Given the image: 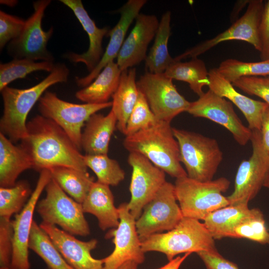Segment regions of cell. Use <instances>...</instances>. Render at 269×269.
<instances>
[{
	"instance_id": "14",
	"label": "cell",
	"mask_w": 269,
	"mask_h": 269,
	"mask_svg": "<svg viewBox=\"0 0 269 269\" xmlns=\"http://www.w3.org/2000/svg\"><path fill=\"white\" fill-rule=\"evenodd\" d=\"M128 162L132 168L131 197L128 206L132 215L137 220L145 205L166 181L165 173L138 153L129 152Z\"/></svg>"
},
{
	"instance_id": "10",
	"label": "cell",
	"mask_w": 269,
	"mask_h": 269,
	"mask_svg": "<svg viewBox=\"0 0 269 269\" xmlns=\"http://www.w3.org/2000/svg\"><path fill=\"white\" fill-rule=\"evenodd\" d=\"M252 131V154L238 167L234 190L227 196L230 204H248L264 187L269 170V154L263 145L260 131Z\"/></svg>"
},
{
	"instance_id": "43",
	"label": "cell",
	"mask_w": 269,
	"mask_h": 269,
	"mask_svg": "<svg viewBox=\"0 0 269 269\" xmlns=\"http://www.w3.org/2000/svg\"><path fill=\"white\" fill-rule=\"evenodd\" d=\"M259 37L261 45L262 61L269 59V0L264 3L259 26Z\"/></svg>"
},
{
	"instance_id": "45",
	"label": "cell",
	"mask_w": 269,
	"mask_h": 269,
	"mask_svg": "<svg viewBox=\"0 0 269 269\" xmlns=\"http://www.w3.org/2000/svg\"><path fill=\"white\" fill-rule=\"evenodd\" d=\"M191 253L185 254L182 256H177L173 260L158 269H179L183 262Z\"/></svg>"
},
{
	"instance_id": "47",
	"label": "cell",
	"mask_w": 269,
	"mask_h": 269,
	"mask_svg": "<svg viewBox=\"0 0 269 269\" xmlns=\"http://www.w3.org/2000/svg\"><path fill=\"white\" fill-rule=\"evenodd\" d=\"M249 1V0L239 1V2L237 3V5H235L236 7L232 13V16H235L237 15V13L240 11L241 9L243 8L246 4L247 2L248 3Z\"/></svg>"
},
{
	"instance_id": "25",
	"label": "cell",
	"mask_w": 269,
	"mask_h": 269,
	"mask_svg": "<svg viewBox=\"0 0 269 269\" xmlns=\"http://www.w3.org/2000/svg\"><path fill=\"white\" fill-rule=\"evenodd\" d=\"M31 168L33 164L26 151L0 133V186H14L19 175Z\"/></svg>"
},
{
	"instance_id": "13",
	"label": "cell",
	"mask_w": 269,
	"mask_h": 269,
	"mask_svg": "<svg viewBox=\"0 0 269 269\" xmlns=\"http://www.w3.org/2000/svg\"><path fill=\"white\" fill-rule=\"evenodd\" d=\"M264 3L262 0H250L245 13L230 27L214 37L186 50L174 58V61H180L187 58H197L217 44L233 40L248 42L260 52L261 45L259 37V26Z\"/></svg>"
},
{
	"instance_id": "7",
	"label": "cell",
	"mask_w": 269,
	"mask_h": 269,
	"mask_svg": "<svg viewBox=\"0 0 269 269\" xmlns=\"http://www.w3.org/2000/svg\"><path fill=\"white\" fill-rule=\"evenodd\" d=\"M45 189L46 196L38 201L35 208L42 222L58 225L73 235H89L90 230L82 204L68 196L52 178Z\"/></svg>"
},
{
	"instance_id": "3",
	"label": "cell",
	"mask_w": 269,
	"mask_h": 269,
	"mask_svg": "<svg viewBox=\"0 0 269 269\" xmlns=\"http://www.w3.org/2000/svg\"><path fill=\"white\" fill-rule=\"evenodd\" d=\"M124 147L140 153L176 179L187 176L179 157V147L170 123L158 121L153 126L126 136Z\"/></svg>"
},
{
	"instance_id": "9",
	"label": "cell",
	"mask_w": 269,
	"mask_h": 269,
	"mask_svg": "<svg viewBox=\"0 0 269 269\" xmlns=\"http://www.w3.org/2000/svg\"><path fill=\"white\" fill-rule=\"evenodd\" d=\"M136 84L158 121L170 123L176 116L187 112L190 106V102L178 92L172 79L164 73L147 71Z\"/></svg>"
},
{
	"instance_id": "41",
	"label": "cell",
	"mask_w": 269,
	"mask_h": 269,
	"mask_svg": "<svg viewBox=\"0 0 269 269\" xmlns=\"http://www.w3.org/2000/svg\"><path fill=\"white\" fill-rule=\"evenodd\" d=\"M12 236V220L0 218V269L11 268Z\"/></svg>"
},
{
	"instance_id": "31",
	"label": "cell",
	"mask_w": 269,
	"mask_h": 269,
	"mask_svg": "<svg viewBox=\"0 0 269 269\" xmlns=\"http://www.w3.org/2000/svg\"><path fill=\"white\" fill-rule=\"evenodd\" d=\"M170 78L188 83L190 89L199 97L204 92L203 88L209 86V78L205 63L197 58L187 62L174 61L164 72Z\"/></svg>"
},
{
	"instance_id": "49",
	"label": "cell",
	"mask_w": 269,
	"mask_h": 269,
	"mask_svg": "<svg viewBox=\"0 0 269 269\" xmlns=\"http://www.w3.org/2000/svg\"><path fill=\"white\" fill-rule=\"evenodd\" d=\"M264 187L269 189V170L268 171L266 178L265 180Z\"/></svg>"
},
{
	"instance_id": "39",
	"label": "cell",
	"mask_w": 269,
	"mask_h": 269,
	"mask_svg": "<svg viewBox=\"0 0 269 269\" xmlns=\"http://www.w3.org/2000/svg\"><path fill=\"white\" fill-rule=\"evenodd\" d=\"M25 20L0 10V49L17 38L24 26Z\"/></svg>"
},
{
	"instance_id": "24",
	"label": "cell",
	"mask_w": 269,
	"mask_h": 269,
	"mask_svg": "<svg viewBox=\"0 0 269 269\" xmlns=\"http://www.w3.org/2000/svg\"><path fill=\"white\" fill-rule=\"evenodd\" d=\"M84 213H90L97 218L103 231L116 228L120 223L118 208L110 186L95 181L82 203Z\"/></svg>"
},
{
	"instance_id": "27",
	"label": "cell",
	"mask_w": 269,
	"mask_h": 269,
	"mask_svg": "<svg viewBox=\"0 0 269 269\" xmlns=\"http://www.w3.org/2000/svg\"><path fill=\"white\" fill-rule=\"evenodd\" d=\"M135 78V68L122 71L118 87L112 96L111 110L117 118V128L123 134L129 116L139 96Z\"/></svg>"
},
{
	"instance_id": "48",
	"label": "cell",
	"mask_w": 269,
	"mask_h": 269,
	"mask_svg": "<svg viewBox=\"0 0 269 269\" xmlns=\"http://www.w3.org/2000/svg\"><path fill=\"white\" fill-rule=\"evenodd\" d=\"M17 3V0H0V3L8 5V6H14Z\"/></svg>"
},
{
	"instance_id": "15",
	"label": "cell",
	"mask_w": 269,
	"mask_h": 269,
	"mask_svg": "<svg viewBox=\"0 0 269 269\" xmlns=\"http://www.w3.org/2000/svg\"><path fill=\"white\" fill-rule=\"evenodd\" d=\"M118 208L119 224L116 228L111 229L105 236L107 239L113 238L115 248L110 255L104 259L103 269H117L129 261L139 265L145 259L136 230V220L130 212L128 203L121 204Z\"/></svg>"
},
{
	"instance_id": "11",
	"label": "cell",
	"mask_w": 269,
	"mask_h": 269,
	"mask_svg": "<svg viewBox=\"0 0 269 269\" xmlns=\"http://www.w3.org/2000/svg\"><path fill=\"white\" fill-rule=\"evenodd\" d=\"M51 2L50 0L33 2L34 11L25 20L21 34L7 45V53L13 59L53 62L54 57L48 50L47 45L54 29L51 27L44 31L42 27L44 12Z\"/></svg>"
},
{
	"instance_id": "29",
	"label": "cell",
	"mask_w": 269,
	"mask_h": 269,
	"mask_svg": "<svg viewBox=\"0 0 269 269\" xmlns=\"http://www.w3.org/2000/svg\"><path fill=\"white\" fill-rule=\"evenodd\" d=\"M170 21L171 12L167 11L162 15L154 43L145 60V67L150 73H164L174 62L168 50L171 31Z\"/></svg>"
},
{
	"instance_id": "35",
	"label": "cell",
	"mask_w": 269,
	"mask_h": 269,
	"mask_svg": "<svg viewBox=\"0 0 269 269\" xmlns=\"http://www.w3.org/2000/svg\"><path fill=\"white\" fill-rule=\"evenodd\" d=\"M32 192L29 183L20 180L10 187H0V218L10 219L19 213L30 198Z\"/></svg>"
},
{
	"instance_id": "19",
	"label": "cell",
	"mask_w": 269,
	"mask_h": 269,
	"mask_svg": "<svg viewBox=\"0 0 269 269\" xmlns=\"http://www.w3.org/2000/svg\"><path fill=\"white\" fill-rule=\"evenodd\" d=\"M159 24L153 14L139 13L130 33L125 40L117 57L122 71L145 60L149 44L155 37Z\"/></svg>"
},
{
	"instance_id": "42",
	"label": "cell",
	"mask_w": 269,
	"mask_h": 269,
	"mask_svg": "<svg viewBox=\"0 0 269 269\" xmlns=\"http://www.w3.org/2000/svg\"><path fill=\"white\" fill-rule=\"evenodd\" d=\"M197 254L206 269H239L235 263L223 257L217 249Z\"/></svg>"
},
{
	"instance_id": "40",
	"label": "cell",
	"mask_w": 269,
	"mask_h": 269,
	"mask_svg": "<svg viewBox=\"0 0 269 269\" xmlns=\"http://www.w3.org/2000/svg\"><path fill=\"white\" fill-rule=\"evenodd\" d=\"M232 84L247 94L262 98L269 105V75L244 77Z\"/></svg>"
},
{
	"instance_id": "38",
	"label": "cell",
	"mask_w": 269,
	"mask_h": 269,
	"mask_svg": "<svg viewBox=\"0 0 269 269\" xmlns=\"http://www.w3.org/2000/svg\"><path fill=\"white\" fill-rule=\"evenodd\" d=\"M157 122L144 96L139 92L138 99L128 119L124 135H132L153 126Z\"/></svg>"
},
{
	"instance_id": "17",
	"label": "cell",
	"mask_w": 269,
	"mask_h": 269,
	"mask_svg": "<svg viewBox=\"0 0 269 269\" xmlns=\"http://www.w3.org/2000/svg\"><path fill=\"white\" fill-rule=\"evenodd\" d=\"M52 176L49 169L40 171V175L30 198L21 211L12 220L13 229L11 269H30L28 242L33 213L38 199Z\"/></svg>"
},
{
	"instance_id": "1",
	"label": "cell",
	"mask_w": 269,
	"mask_h": 269,
	"mask_svg": "<svg viewBox=\"0 0 269 269\" xmlns=\"http://www.w3.org/2000/svg\"><path fill=\"white\" fill-rule=\"evenodd\" d=\"M26 135L19 145L29 155L33 168L41 171L57 166L87 171L84 155L57 124L41 115L26 124Z\"/></svg>"
},
{
	"instance_id": "46",
	"label": "cell",
	"mask_w": 269,
	"mask_h": 269,
	"mask_svg": "<svg viewBox=\"0 0 269 269\" xmlns=\"http://www.w3.org/2000/svg\"><path fill=\"white\" fill-rule=\"evenodd\" d=\"M138 264L132 261L125 262L117 269H137Z\"/></svg>"
},
{
	"instance_id": "22",
	"label": "cell",
	"mask_w": 269,
	"mask_h": 269,
	"mask_svg": "<svg viewBox=\"0 0 269 269\" xmlns=\"http://www.w3.org/2000/svg\"><path fill=\"white\" fill-rule=\"evenodd\" d=\"M209 89L235 104L245 116L249 129L261 131L263 114L269 105L239 93L233 84L221 75L217 68L209 71Z\"/></svg>"
},
{
	"instance_id": "16",
	"label": "cell",
	"mask_w": 269,
	"mask_h": 269,
	"mask_svg": "<svg viewBox=\"0 0 269 269\" xmlns=\"http://www.w3.org/2000/svg\"><path fill=\"white\" fill-rule=\"evenodd\" d=\"M187 112L194 117L205 118L221 125L241 145L244 146L251 140L252 131L243 124L232 103L210 89L190 102Z\"/></svg>"
},
{
	"instance_id": "2",
	"label": "cell",
	"mask_w": 269,
	"mask_h": 269,
	"mask_svg": "<svg viewBox=\"0 0 269 269\" xmlns=\"http://www.w3.org/2000/svg\"><path fill=\"white\" fill-rule=\"evenodd\" d=\"M70 71L64 63L54 64L50 74L39 83L26 89L6 87L0 92L3 111L0 119V133L13 143L26 135V119L32 107L51 86L68 80Z\"/></svg>"
},
{
	"instance_id": "18",
	"label": "cell",
	"mask_w": 269,
	"mask_h": 269,
	"mask_svg": "<svg viewBox=\"0 0 269 269\" xmlns=\"http://www.w3.org/2000/svg\"><path fill=\"white\" fill-rule=\"evenodd\" d=\"M39 226L48 235L64 260L72 268L103 269L104 259H95L91 254V252L97 246V240L82 241L55 225L42 222Z\"/></svg>"
},
{
	"instance_id": "21",
	"label": "cell",
	"mask_w": 269,
	"mask_h": 269,
	"mask_svg": "<svg viewBox=\"0 0 269 269\" xmlns=\"http://www.w3.org/2000/svg\"><path fill=\"white\" fill-rule=\"evenodd\" d=\"M60 1L72 10L87 33L89 40V48L85 52L81 54L70 52L65 54V57L74 63L85 64L90 72L97 66L103 56V39L108 34L109 29L107 27L101 28L96 26L81 0H60Z\"/></svg>"
},
{
	"instance_id": "28",
	"label": "cell",
	"mask_w": 269,
	"mask_h": 269,
	"mask_svg": "<svg viewBox=\"0 0 269 269\" xmlns=\"http://www.w3.org/2000/svg\"><path fill=\"white\" fill-rule=\"evenodd\" d=\"M121 73L117 63H109L90 84L76 92V98L89 104L109 102L118 87Z\"/></svg>"
},
{
	"instance_id": "36",
	"label": "cell",
	"mask_w": 269,
	"mask_h": 269,
	"mask_svg": "<svg viewBox=\"0 0 269 269\" xmlns=\"http://www.w3.org/2000/svg\"><path fill=\"white\" fill-rule=\"evenodd\" d=\"M224 78L232 84L244 77L269 75V59L260 62H246L229 58L222 61L217 68Z\"/></svg>"
},
{
	"instance_id": "20",
	"label": "cell",
	"mask_w": 269,
	"mask_h": 269,
	"mask_svg": "<svg viewBox=\"0 0 269 269\" xmlns=\"http://www.w3.org/2000/svg\"><path fill=\"white\" fill-rule=\"evenodd\" d=\"M146 2V0H129L119 9L120 18L108 34L110 40L100 61L86 76L76 77L75 81L78 87L84 88L90 84L101 71L117 57L130 26Z\"/></svg>"
},
{
	"instance_id": "44",
	"label": "cell",
	"mask_w": 269,
	"mask_h": 269,
	"mask_svg": "<svg viewBox=\"0 0 269 269\" xmlns=\"http://www.w3.org/2000/svg\"><path fill=\"white\" fill-rule=\"evenodd\" d=\"M260 132L263 145L269 154V106L263 114Z\"/></svg>"
},
{
	"instance_id": "12",
	"label": "cell",
	"mask_w": 269,
	"mask_h": 269,
	"mask_svg": "<svg viewBox=\"0 0 269 269\" xmlns=\"http://www.w3.org/2000/svg\"><path fill=\"white\" fill-rule=\"evenodd\" d=\"M177 201L174 185L166 181L136 220L140 239L170 231L179 223L183 216Z\"/></svg>"
},
{
	"instance_id": "26",
	"label": "cell",
	"mask_w": 269,
	"mask_h": 269,
	"mask_svg": "<svg viewBox=\"0 0 269 269\" xmlns=\"http://www.w3.org/2000/svg\"><path fill=\"white\" fill-rule=\"evenodd\" d=\"M252 210L248 204H230L210 213L203 223L215 240L235 238V229L251 214Z\"/></svg>"
},
{
	"instance_id": "4",
	"label": "cell",
	"mask_w": 269,
	"mask_h": 269,
	"mask_svg": "<svg viewBox=\"0 0 269 269\" xmlns=\"http://www.w3.org/2000/svg\"><path fill=\"white\" fill-rule=\"evenodd\" d=\"M145 253L155 251L164 254L168 261L182 253L216 250L215 240L203 223L183 217L172 229L140 239Z\"/></svg>"
},
{
	"instance_id": "34",
	"label": "cell",
	"mask_w": 269,
	"mask_h": 269,
	"mask_svg": "<svg viewBox=\"0 0 269 269\" xmlns=\"http://www.w3.org/2000/svg\"><path fill=\"white\" fill-rule=\"evenodd\" d=\"M84 160L87 167L96 174L97 181L109 186H117L125 176L119 162L109 157L107 154H84Z\"/></svg>"
},
{
	"instance_id": "37",
	"label": "cell",
	"mask_w": 269,
	"mask_h": 269,
	"mask_svg": "<svg viewBox=\"0 0 269 269\" xmlns=\"http://www.w3.org/2000/svg\"><path fill=\"white\" fill-rule=\"evenodd\" d=\"M251 214L235 229V238L246 239L269 245V230L264 215L259 208H252Z\"/></svg>"
},
{
	"instance_id": "6",
	"label": "cell",
	"mask_w": 269,
	"mask_h": 269,
	"mask_svg": "<svg viewBox=\"0 0 269 269\" xmlns=\"http://www.w3.org/2000/svg\"><path fill=\"white\" fill-rule=\"evenodd\" d=\"M172 131L187 176L203 182L213 180L223 159L216 139L182 129L172 128Z\"/></svg>"
},
{
	"instance_id": "33",
	"label": "cell",
	"mask_w": 269,
	"mask_h": 269,
	"mask_svg": "<svg viewBox=\"0 0 269 269\" xmlns=\"http://www.w3.org/2000/svg\"><path fill=\"white\" fill-rule=\"evenodd\" d=\"M54 64L52 62H36L25 58L13 59L8 62L0 63V91L12 81L24 78L32 72L38 71L51 72Z\"/></svg>"
},
{
	"instance_id": "30",
	"label": "cell",
	"mask_w": 269,
	"mask_h": 269,
	"mask_svg": "<svg viewBox=\"0 0 269 269\" xmlns=\"http://www.w3.org/2000/svg\"><path fill=\"white\" fill-rule=\"evenodd\" d=\"M52 178L72 198L82 204L95 182L88 171L57 166L49 169Z\"/></svg>"
},
{
	"instance_id": "8",
	"label": "cell",
	"mask_w": 269,
	"mask_h": 269,
	"mask_svg": "<svg viewBox=\"0 0 269 269\" xmlns=\"http://www.w3.org/2000/svg\"><path fill=\"white\" fill-rule=\"evenodd\" d=\"M112 106V101L98 104L73 103L46 91L38 101V110L40 115L61 127L81 151L82 128L85 122L94 114Z\"/></svg>"
},
{
	"instance_id": "5",
	"label": "cell",
	"mask_w": 269,
	"mask_h": 269,
	"mask_svg": "<svg viewBox=\"0 0 269 269\" xmlns=\"http://www.w3.org/2000/svg\"><path fill=\"white\" fill-rule=\"evenodd\" d=\"M230 185L224 177L204 182L187 176L176 179L175 192L183 216L203 221L212 212L229 205L223 193Z\"/></svg>"
},
{
	"instance_id": "32",
	"label": "cell",
	"mask_w": 269,
	"mask_h": 269,
	"mask_svg": "<svg viewBox=\"0 0 269 269\" xmlns=\"http://www.w3.org/2000/svg\"><path fill=\"white\" fill-rule=\"evenodd\" d=\"M34 252L50 269H74L64 260L45 232L33 220L28 242Z\"/></svg>"
},
{
	"instance_id": "23",
	"label": "cell",
	"mask_w": 269,
	"mask_h": 269,
	"mask_svg": "<svg viewBox=\"0 0 269 269\" xmlns=\"http://www.w3.org/2000/svg\"><path fill=\"white\" fill-rule=\"evenodd\" d=\"M117 120L111 110L104 116L97 113L87 121L81 138L85 154H108L112 135L117 128Z\"/></svg>"
}]
</instances>
